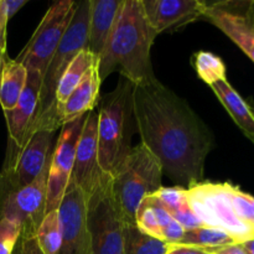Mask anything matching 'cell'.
<instances>
[{"instance_id": "6da1fadb", "label": "cell", "mask_w": 254, "mask_h": 254, "mask_svg": "<svg viewBox=\"0 0 254 254\" xmlns=\"http://www.w3.org/2000/svg\"><path fill=\"white\" fill-rule=\"evenodd\" d=\"M135 129L175 186L190 189L203 181L213 135L188 102L158 78L133 84Z\"/></svg>"}, {"instance_id": "7a4b0ae2", "label": "cell", "mask_w": 254, "mask_h": 254, "mask_svg": "<svg viewBox=\"0 0 254 254\" xmlns=\"http://www.w3.org/2000/svg\"><path fill=\"white\" fill-rule=\"evenodd\" d=\"M156 36L141 0H123L111 36L97 60L101 82L114 72L133 84L155 78L150 50Z\"/></svg>"}, {"instance_id": "3957f363", "label": "cell", "mask_w": 254, "mask_h": 254, "mask_svg": "<svg viewBox=\"0 0 254 254\" xmlns=\"http://www.w3.org/2000/svg\"><path fill=\"white\" fill-rule=\"evenodd\" d=\"M186 195L203 226L223 231L236 243L254 238V196L230 183L205 180L186 189Z\"/></svg>"}, {"instance_id": "277c9868", "label": "cell", "mask_w": 254, "mask_h": 254, "mask_svg": "<svg viewBox=\"0 0 254 254\" xmlns=\"http://www.w3.org/2000/svg\"><path fill=\"white\" fill-rule=\"evenodd\" d=\"M131 92L133 83L122 77L118 86L99 98L97 106L98 164L102 173L111 178L131 149V126H135Z\"/></svg>"}, {"instance_id": "5b68a950", "label": "cell", "mask_w": 254, "mask_h": 254, "mask_svg": "<svg viewBox=\"0 0 254 254\" xmlns=\"http://www.w3.org/2000/svg\"><path fill=\"white\" fill-rule=\"evenodd\" d=\"M88 21L89 0L77 2L71 22L42 76L39 112L31 134L39 129L56 131L61 128L56 112L55 93L62 74L68 68L74 57L81 51L88 49Z\"/></svg>"}, {"instance_id": "8992f818", "label": "cell", "mask_w": 254, "mask_h": 254, "mask_svg": "<svg viewBox=\"0 0 254 254\" xmlns=\"http://www.w3.org/2000/svg\"><path fill=\"white\" fill-rule=\"evenodd\" d=\"M163 176L160 161L144 144L131 146L112 176L114 200L124 222L135 225L139 206L161 188Z\"/></svg>"}, {"instance_id": "52a82bcc", "label": "cell", "mask_w": 254, "mask_h": 254, "mask_svg": "<svg viewBox=\"0 0 254 254\" xmlns=\"http://www.w3.org/2000/svg\"><path fill=\"white\" fill-rule=\"evenodd\" d=\"M91 254H124V222L114 200L112 178L102 173L86 196Z\"/></svg>"}, {"instance_id": "ba28073f", "label": "cell", "mask_w": 254, "mask_h": 254, "mask_svg": "<svg viewBox=\"0 0 254 254\" xmlns=\"http://www.w3.org/2000/svg\"><path fill=\"white\" fill-rule=\"evenodd\" d=\"M76 4L73 0H61L49 7L31 39L15 59L27 71H36L44 76L71 22Z\"/></svg>"}, {"instance_id": "9c48e42d", "label": "cell", "mask_w": 254, "mask_h": 254, "mask_svg": "<svg viewBox=\"0 0 254 254\" xmlns=\"http://www.w3.org/2000/svg\"><path fill=\"white\" fill-rule=\"evenodd\" d=\"M49 166L34 183L24 188L6 189L0 185V220L16 222L21 228V237H36L45 217Z\"/></svg>"}, {"instance_id": "30bf717a", "label": "cell", "mask_w": 254, "mask_h": 254, "mask_svg": "<svg viewBox=\"0 0 254 254\" xmlns=\"http://www.w3.org/2000/svg\"><path fill=\"white\" fill-rule=\"evenodd\" d=\"M55 131L39 129L31 134L21 150L12 159L4 161L0 173V185L20 189L34 183L50 165Z\"/></svg>"}, {"instance_id": "8fae6325", "label": "cell", "mask_w": 254, "mask_h": 254, "mask_svg": "<svg viewBox=\"0 0 254 254\" xmlns=\"http://www.w3.org/2000/svg\"><path fill=\"white\" fill-rule=\"evenodd\" d=\"M87 114L61 127V131H60L57 143L52 151L51 160H50L45 215L51 211L59 210L67 186L71 181L77 143H78Z\"/></svg>"}, {"instance_id": "7c38bea8", "label": "cell", "mask_w": 254, "mask_h": 254, "mask_svg": "<svg viewBox=\"0 0 254 254\" xmlns=\"http://www.w3.org/2000/svg\"><path fill=\"white\" fill-rule=\"evenodd\" d=\"M254 2H206L202 19L230 37L254 62Z\"/></svg>"}, {"instance_id": "4fadbf2b", "label": "cell", "mask_w": 254, "mask_h": 254, "mask_svg": "<svg viewBox=\"0 0 254 254\" xmlns=\"http://www.w3.org/2000/svg\"><path fill=\"white\" fill-rule=\"evenodd\" d=\"M62 243L59 254H91L86 195L69 181L59 207Z\"/></svg>"}, {"instance_id": "5bb4252c", "label": "cell", "mask_w": 254, "mask_h": 254, "mask_svg": "<svg viewBox=\"0 0 254 254\" xmlns=\"http://www.w3.org/2000/svg\"><path fill=\"white\" fill-rule=\"evenodd\" d=\"M41 83L42 76L39 72L27 71L26 86L20 96L19 102L11 111L4 112L9 134L5 160L14 158L31 135L32 127L39 112Z\"/></svg>"}, {"instance_id": "9a60e30c", "label": "cell", "mask_w": 254, "mask_h": 254, "mask_svg": "<svg viewBox=\"0 0 254 254\" xmlns=\"http://www.w3.org/2000/svg\"><path fill=\"white\" fill-rule=\"evenodd\" d=\"M102 171L98 164V109L87 114L77 143L71 180L88 195L98 183Z\"/></svg>"}, {"instance_id": "2e32d148", "label": "cell", "mask_w": 254, "mask_h": 254, "mask_svg": "<svg viewBox=\"0 0 254 254\" xmlns=\"http://www.w3.org/2000/svg\"><path fill=\"white\" fill-rule=\"evenodd\" d=\"M148 21L156 35L175 31L202 19L206 1L198 0H141Z\"/></svg>"}, {"instance_id": "e0dca14e", "label": "cell", "mask_w": 254, "mask_h": 254, "mask_svg": "<svg viewBox=\"0 0 254 254\" xmlns=\"http://www.w3.org/2000/svg\"><path fill=\"white\" fill-rule=\"evenodd\" d=\"M123 0H89L88 51L98 60L112 34Z\"/></svg>"}, {"instance_id": "ac0fdd59", "label": "cell", "mask_w": 254, "mask_h": 254, "mask_svg": "<svg viewBox=\"0 0 254 254\" xmlns=\"http://www.w3.org/2000/svg\"><path fill=\"white\" fill-rule=\"evenodd\" d=\"M101 83L102 82L96 64L89 69L83 81L69 94L64 106L59 109V118L61 127L64 124L86 116L87 113L97 108L99 102Z\"/></svg>"}, {"instance_id": "d6986e66", "label": "cell", "mask_w": 254, "mask_h": 254, "mask_svg": "<svg viewBox=\"0 0 254 254\" xmlns=\"http://www.w3.org/2000/svg\"><path fill=\"white\" fill-rule=\"evenodd\" d=\"M217 96L226 111L232 117L233 122L240 127L246 136L254 144V117L247 102L237 93L227 78L218 81L210 86Z\"/></svg>"}, {"instance_id": "ffe728a7", "label": "cell", "mask_w": 254, "mask_h": 254, "mask_svg": "<svg viewBox=\"0 0 254 254\" xmlns=\"http://www.w3.org/2000/svg\"><path fill=\"white\" fill-rule=\"evenodd\" d=\"M27 69L7 54L0 62V107L2 112L11 111L19 102L26 86Z\"/></svg>"}, {"instance_id": "44dd1931", "label": "cell", "mask_w": 254, "mask_h": 254, "mask_svg": "<svg viewBox=\"0 0 254 254\" xmlns=\"http://www.w3.org/2000/svg\"><path fill=\"white\" fill-rule=\"evenodd\" d=\"M153 196L160 201L169 215L185 231L195 230L203 226L189 205L186 189L180 186H174V188L161 186L156 192L153 193Z\"/></svg>"}, {"instance_id": "7402d4cb", "label": "cell", "mask_w": 254, "mask_h": 254, "mask_svg": "<svg viewBox=\"0 0 254 254\" xmlns=\"http://www.w3.org/2000/svg\"><path fill=\"white\" fill-rule=\"evenodd\" d=\"M97 64V59L88 51L83 50L79 52L68 68L64 71L57 84L56 93H55V103H56V112L59 116V109L64 106V102L69 97V94L78 87V84L83 81L86 74L88 73L89 69ZM60 119V118H59Z\"/></svg>"}, {"instance_id": "603a6c76", "label": "cell", "mask_w": 254, "mask_h": 254, "mask_svg": "<svg viewBox=\"0 0 254 254\" xmlns=\"http://www.w3.org/2000/svg\"><path fill=\"white\" fill-rule=\"evenodd\" d=\"M170 245L141 232L135 225L124 226V254H168Z\"/></svg>"}, {"instance_id": "cb8c5ba5", "label": "cell", "mask_w": 254, "mask_h": 254, "mask_svg": "<svg viewBox=\"0 0 254 254\" xmlns=\"http://www.w3.org/2000/svg\"><path fill=\"white\" fill-rule=\"evenodd\" d=\"M36 242L44 254H59L62 243L59 210L46 213L36 232Z\"/></svg>"}, {"instance_id": "d4e9b609", "label": "cell", "mask_w": 254, "mask_h": 254, "mask_svg": "<svg viewBox=\"0 0 254 254\" xmlns=\"http://www.w3.org/2000/svg\"><path fill=\"white\" fill-rule=\"evenodd\" d=\"M232 243L236 242L223 231L202 226L195 230L185 231V235L179 245L190 246V247L201 248V250H210V248L222 247V246L232 245Z\"/></svg>"}, {"instance_id": "484cf974", "label": "cell", "mask_w": 254, "mask_h": 254, "mask_svg": "<svg viewBox=\"0 0 254 254\" xmlns=\"http://www.w3.org/2000/svg\"><path fill=\"white\" fill-rule=\"evenodd\" d=\"M196 73L208 86L226 79V64L217 55L207 51H200L193 56Z\"/></svg>"}, {"instance_id": "4316f807", "label": "cell", "mask_w": 254, "mask_h": 254, "mask_svg": "<svg viewBox=\"0 0 254 254\" xmlns=\"http://www.w3.org/2000/svg\"><path fill=\"white\" fill-rule=\"evenodd\" d=\"M135 226L141 232L160 240V225H159L153 205L148 200V197L144 198V201L140 203L138 211H136Z\"/></svg>"}, {"instance_id": "83f0119b", "label": "cell", "mask_w": 254, "mask_h": 254, "mask_svg": "<svg viewBox=\"0 0 254 254\" xmlns=\"http://www.w3.org/2000/svg\"><path fill=\"white\" fill-rule=\"evenodd\" d=\"M21 237V228L14 221L0 220V254H14Z\"/></svg>"}, {"instance_id": "f1b7e54d", "label": "cell", "mask_w": 254, "mask_h": 254, "mask_svg": "<svg viewBox=\"0 0 254 254\" xmlns=\"http://www.w3.org/2000/svg\"><path fill=\"white\" fill-rule=\"evenodd\" d=\"M14 254H44L40 250L35 237H20Z\"/></svg>"}, {"instance_id": "f546056e", "label": "cell", "mask_w": 254, "mask_h": 254, "mask_svg": "<svg viewBox=\"0 0 254 254\" xmlns=\"http://www.w3.org/2000/svg\"><path fill=\"white\" fill-rule=\"evenodd\" d=\"M205 251L210 254H248L242 243H232V245L222 246V247L217 248H210V250Z\"/></svg>"}, {"instance_id": "4dcf8cb0", "label": "cell", "mask_w": 254, "mask_h": 254, "mask_svg": "<svg viewBox=\"0 0 254 254\" xmlns=\"http://www.w3.org/2000/svg\"><path fill=\"white\" fill-rule=\"evenodd\" d=\"M7 20L5 15L4 7H2V1L0 0V55L6 54V29H7Z\"/></svg>"}, {"instance_id": "1f68e13d", "label": "cell", "mask_w": 254, "mask_h": 254, "mask_svg": "<svg viewBox=\"0 0 254 254\" xmlns=\"http://www.w3.org/2000/svg\"><path fill=\"white\" fill-rule=\"evenodd\" d=\"M1 1L5 15H6L7 20H10L22 6L26 5L27 0H1Z\"/></svg>"}, {"instance_id": "d6a6232c", "label": "cell", "mask_w": 254, "mask_h": 254, "mask_svg": "<svg viewBox=\"0 0 254 254\" xmlns=\"http://www.w3.org/2000/svg\"><path fill=\"white\" fill-rule=\"evenodd\" d=\"M168 254H210L206 252L205 250L196 247H190V246H181V245H174L170 246Z\"/></svg>"}, {"instance_id": "836d02e7", "label": "cell", "mask_w": 254, "mask_h": 254, "mask_svg": "<svg viewBox=\"0 0 254 254\" xmlns=\"http://www.w3.org/2000/svg\"><path fill=\"white\" fill-rule=\"evenodd\" d=\"M243 246H245L246 251H247L248 254H254V238L253 240H250L247 241V242L242 243Z\"/></svg>"}, {"instance_id": "e575fe53", "label": "cell", "mask_w": 254, "mask_h": 254, "mask_svg": "<svg viewBox=\"0 0 254 254\" xmlns=\"http://www.w3.org/2000/svg\"><path fill=\"white\" fill-rule=\"evenodd\" d=\"M247 104H248V107H250V109H251V112H252V114H253V117H254V101L252 98H250V99H247Z\"/></svg>"}, {"instance_id": "d590c367", "label": "cell", "mask_w": 254, "mask_h": 254, "mask_svg": "<svg viewBox=\"0 0 254 254\" xmlns=\"http://www.w3.org/2000/svg\"><path fill=\"white\" fill-rule=\"evenodd\" d=\"M5 55H6V54H2V55H0V62H1L2 57H4V56H5Z\"/></svg>"}]
</instances>
